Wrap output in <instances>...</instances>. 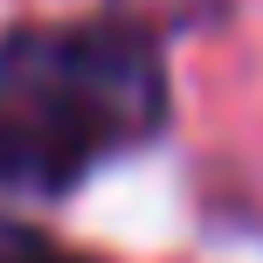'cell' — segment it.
Instances as JSON below:
<instances>
[{"instance_id":"cell-2","label":"cell","mask_w":263,"mask_h":263,"mask_svg":"<svg viewBox=\"0 0 263 263\" xmlns=\"http://www.w3.org/2000/svg\"><path fill=\"white\" fill-rule=\"evenodd\" d=\"M0 187H14V194H69V180L49 159V145L14 118L7 104H0Z\"/></svg>"},{"instance_id":"cell-4","label":"cell","mask_w":263,"mask_h":263,"mask_svg":"<svg viewBox=\"0 0 263 263\" xmlns=\"http://www.w3.org/2000/svg\"><path fill=\"white\" fill-rule=\"evenodd\" d=\"M0 263H97L83 250H69V242H55L49 229L21 222V215H0Z\"/></svg>"},{"instance_id":"cell-1","label":"cell","mask_w":263,"mask_h":263,"mask_svg":"<svg viewBox=\"0 0 263 263\" xmlns=\"http://www.w3.org/2000/svg\"><path fill=\"white\" fill-rule=\"evenodd\" d=\"M0 104L49 145L63 180L77 187L97 159L132 153L166 125L159 35H145L125 14L7 28L0 35Z\"/></svg>"},{"instance_id":"cell-3","label":"cell","mask_w":263,"mask_h":263,"mask_svg":"<svg viewBox=\"0 0 263 263\" xmlns=\"http://www.w3.org/2000/svg\"><path fill=\"white\" fill-rule=\"evenodd\" d=\"M111 14L139 21L145 35H180V28H208L229 14V0H111Z\"/></svg>"}]
</instances>
